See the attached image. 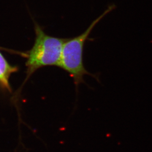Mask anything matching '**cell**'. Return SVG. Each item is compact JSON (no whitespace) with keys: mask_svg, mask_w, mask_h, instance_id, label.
I'll return each instance as SVG.
<instances>
[{"mask_svg":"<svg viewBox=\"0 0 152 152\" xmlns=\"http://www.w3.org/2000/svg\"><path fill=\"white\" fill-rule=\"evenodd\" d=\"M115 7L114 4L109 6L99 16L92 21L84 32L74 38H68L63 45L59 67L69 73L73 79L77 88L80 84L84 83V77L86 75L96 78V76L86 70L83 65L84 46L94 27Z\"/></svg>","mask_w":152,"mask_h":152,"instance_id":"6da1fadb","label":"cell"},{"mask_svg":"<svg viewBox=\"0 0 152 152\" xmlns=\"http://www.w3.org/2000/svg\"><path fill=\"white\" fill-rule=\"evenodd\" d=\"M16 71L17 68L9 64L4 56L0 53V84L1 86L10 90L9 79L11 74Z\"/></svg>","mask_w":152,"mask_h":152,"instance_id":"3957f363","label":"cell"},{"mask_svg":"<svg viewBox=\"0 0 152 152\" xmlns=\"http://www.w3.org/2000/svg\"><path fill=\"white\" fill-rule=\"evenodd\" d=\"M36 38L34 45L27 54L26 65L27 78L41 68L59 67L63 45L68 38H60L47 35L41 27L35 23Z\"/></svg>","mask_w":152,"mask_h":152,"instance_id":"7a4b0ae2","label":"cell"}]
</instances>
